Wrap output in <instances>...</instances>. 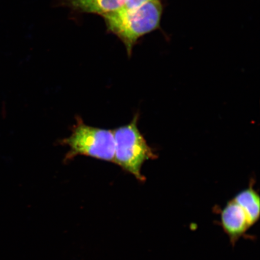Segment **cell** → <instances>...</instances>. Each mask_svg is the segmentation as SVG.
Wrapping results in <instances>:
<instances>
[{"label":"cell","instance_id":"cell-3","mask_svg":"<svg viewBox=\"0 0 260 260\" xmlns=\"http://www.w3.org/2000/svg\"><path fill=\"white\" fill-rule=\"evenodd\" d=\"M61 144L69 146L65 160H70L77 155H86L99 160L113 162L115 144L112 130L93 127L77 118L70 137Z\"/></svg>","mask_w":260,"mask_h":260},{"label":"cell","instance_id":"cell-6","mask_svg":"<svg viewBox=\"0 0 260 260\" xmlns=\"http://www.w3.org/2000/svg\"><path fill=\"white\" fill-rule=\"evenodd\" d=\"M233 200L245 211L253 226L258 222L260 217V197L253 189L252 185L240 191Z\"/></svg>","mask_w":260,"mask_h":260},{"label":"cell","instance_id":"cell-1","mask_svg":"<svg viewBox=\"0 0 260 260\" xmlns=\"http://www.w3.org/2000/svg\"><path fill=\"white\" fill-rule=\"evenodd\" d=\"M162 9L161 2L156 0L131 11L120 9L102 17L107 30L122 42L130 56L140 38L160 27Z\"/></svg>","mask_w":260,"mask_h":260},{"label":"cell","instance_id":"cell-7","mask_svg":"<svg viewBox=\"0 0 260 260\" xmlns=\"http://www.w3.org/2000/svg\"><path fill=\"white\" fill-rule=\"evenodd\" d=\"M153 1H156V0H127L125 5L121 9L124 10V11H131V10L141 7L146 3Z\"/></svg>","mask_w":260,"mask_h":260},{"label":"cell","instance_id":"cell-2","mask_svg":"<svg viewBox=\"0 0 260 260\" xmlns=\"http://www.w3.org/2000/svg\"><path fill=\"white\" fill-rule=\"evenodd\" d=\"M115 153L114 162L129 172L139 181L144 182L141 169L154 154L138 127V116L128 124L113 130Z\"/></svg>","mask_w":260,"mask_h":260},{"label":"cell","instance_id":"cell-5","mask_svg":"<svg viewBox=\"0 0 260 260\" xmlns=\"http://www.w3.org/2000/svg\"><path fill=\"white\" fill-rule=\"evenodd\" d=\"M62 5L73 11L100 16L122 9L127 0H61Z\"/></svg>","mask_w":260,"mask_h":260},{"label":"cell","instance_id":"cell-4","mask_svg":"<svg viewBox=\"0 0 260 260\" xmlns=\"http://www.w3.org/2000/svg\"><path fill=\"white\" fill-rule=\"evenodd\" d=\"M220 223L234 247L253 225L245 211L233 199L220 210Z\"/></svg>","mask_w":260,"mask_h":260}]
</instances>
